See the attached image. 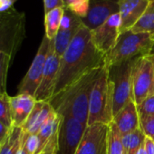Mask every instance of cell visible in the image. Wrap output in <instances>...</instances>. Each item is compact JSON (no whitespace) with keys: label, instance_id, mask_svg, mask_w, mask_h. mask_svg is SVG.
<instances>
[{"label":"cell","instance_id":"6da1fadb","mask_svg":"<svg viewBox=\"0 0 154 154\" xmlns=\"http://www.w3.org/2000/svg\"><path fill=\"white\" fill-rule=\"evenodd\" d=\"M104 65L105 54L96 48L92 39V32L83 26L61 56L54 96L84 75Z\"/></svg>","mask_w":154,"mask_h":154},{"label":"cell","instance_id":"7a4b0ae2","mask_svg":"<svg viewBox=\"0 0 154 154\" xmlns=\"http://www.w3.org/2000/svg\"><path fill=\"white\" fill-rule=\"evenodd\" d=\"M100 69L94 70L49 101L60 115H70L87 126L90 94Z\"/></svg>","mask_w":154,"mask_h":154},{"label":"cell","instance_id":"3957f363","mask_svg":"<svg viewBox=\"0 0 154 154\" xmlns=\"http://www.w3.org/2000/svg\"><path fill=\"white\" fill-rule=\"evenodd\" d=\"M113 91L109 68L104 65L98 72L90 94L87 126L95 123L109 125L112 122Z\"/></svg>","mask_w":154,"mask_h":154},{"label":"cell","instance_id":"277c9868","mask_svg":"<svg viewBox=\"0 0 154 154\" xmlns=\"http://www.w3.org/2000/svg\"><path fill=\"white\" fill-rule=\"evenodd\" d=\"M154 38L147 33H133L131 30L120 34L115 46L105 54L108 68L150 54Z\"/></svg>","mask_w":154,"mask_h":154},{"label":"cell","instance_id":"5b68a950","mask_svg":"<svg viewBox=\"0 0 154 154\" xmlns=\"http://www.w3.org/2000/svg\"><path fill=\"white\" fill-rule=\"evenodd\" d=\"M26 15L13 6L0 12V53L15 57L26 36Z\"/></svg>","mask_w":154,"mask_h":154},{"label":"cell","instance_id":"8992f818","mask_svg":"<svg viewBox=\"0 0 154 154\" xmlns=\"http://www.w3.org/2000/svg\"><path fill=\"white\" fill-rule=\"evenodd\" d=\"M135 59L109 68L110 78L113 83V116L132 98V69Z\"/></svg>","mask_w":154,"mask_h":154},{"label":"cell","instance_id":"52a82bcc","mask_svg":"<svg viewBox=\"0 0 154 154\" xmlns=\"http://www.w3.org/2000/svg\"><path fill=\"white\" fill-rule=\"evenodd\" d=\"M154 94V57L136 58L132 69V98L136 104Z\"/></svg>","mask_w":154,"mask_h":154},{"label":"cell","instance_id":"ba28073f","mask_svg":"<svg viewBox=\"0 0 154 154\" xmlns=\"http://www.w3.org/2000/svg\"><path fill=\"white\" fill-rule=\"evenodd\" d=\"M56 154H75L87 126L70 115H61Z\"/></svg>","mask_w":154,"mask_h":154},{"label":"cell","instance_id":"9c48e42d","mask_svg":"<svg viewBox=\"0 0 154 154\" xmlns=\"http://www.w3.org/2000/svg\"><path fill=\"white\" fill-rule=\"evenodd\" d=\"M50 44L51 40L44 35L31 66L18 85V94H26L35 97L43 76Z\"/></svg>","mask_w":154,"mask_h":154},{"label":"cell","instance_id":"30bf717a","mask_svg":"<svg viewBox=\"0 0 154 154\" xmlns=\"http://www.w3.org/2000/svg\"><path fill=\"white\" fill-rule=\"evenodd\" d=\"M60 62L61 57L58 56L54 51L53 39L51 40L50 48L45 64L42 79L38 89L35 94V98L36 101L49 102L54 96L58 78V72L60 69Z\"/></svg>","mask_w":154,"mask_h":154},{"label":"cell","instance_id":"8fae6325","mask_svg":"<svg viewBox=\"0 0 154 154\" xmlns=\"http://www.w3.org/2000/svg\"><path fill=\"white\" fill-rule=\"evenodd\" d=\"M109 125H88L75 154H106Z\"/></svg>","mask_w":154,"mask_h":154},{"label":"cell","instance_id":"7c38bea8","mask_svg":"<svg viewBox=\"0 0 154 154\" xmlns=\"http://www.w3.org/2000/svg\"><path fill=\"white\" fill-rule=\"evenodd\" d=\"M117 13H119V0H90L87 15L81 20L84 26L94 31Z\"/></svg>","mask_w":154,"mask_h":154},{"label":"cell","instance_id":"4fadbf2b","mask_svg":"<svg viewBox=\"0 0 154 154\" xmlns=\"http://www.w3.org/2000/svg\"><path fill=\"white\" fill-rule=\"evenodd\" d=\"M121 19L119 13L112 15L104 24L92 32V39L96 48L107 54L116 45L120 35Z\"/></svg>","mask_w":154,"mask_h":154},{"label":"cell","instance_id":"5bb4252c","mask_svg":"<svg viewBox=\"0 0 154 154\" xmlns=\"http://www.w3.org/2000/svg\"><path fill=\"white\" fill-rule=\"evenodd\" d=\"M82 20L72 11L64 8V14L59 30L54 39V51L58 56H62L66 48L83 26Z\"/></svg>","mask_w":154,"mask_h":154},{"label":"cell","instance_id":"9a60e30c","mask_svg":"<svg viewBox=\"0 0 154 154\" xmlns=\"http://www.w3.org/2000/svg\"><path fill=\"white\" fill-rule=\"evenodd\" d=\"M150 0H119L120 34L131 30L147 9Z\"/></svg>","mask_w":154,"mask_h":154},{"label":"cell","instance_id":"2e32d148","mask_svg":"<svg viewBox=\"0 0 154 154\" xmlns=\"http://www.w3.org/2000/svg\"><path fill=\"white\" fill-rule=\"evenodd\" d=\"M35 103V98L26 94H17L15 96H10L11 117L14 127L23 128Z\"/></svg>","mask_w":154,"mask_h":154},{"label":"cell","instance_id":"e0dca14e","mask_svg":"<svg viewBox=\"0 0 154 154\" xmlns=\"http://www.w3.org/2000/svg\"><path fill=\"white\" fill-rule=\"evenodd\" d=\"M122 135L130 133L140 128V116L137 110V104L131 100L112 119Z\"/></svg>","mask_w":154,"mask_h":154},{"label":"cell","instance_id":"ac0fdd59","mask_svg":"<svg viewBox=\"0 0 154 154\" xmlns=\"http://www.w3.org/2000/svg\"><path fill=\"white\" fill-rule=\"evenodd\" d=\"M54 111L49 102L36 101L32 112L23 126V130L28 134H37L41 127Z\"/></svg>","mask_w":154,"mask_h":154},{"label":"cell","instance_id":"d6986e66","mask_svg":"<svg viewBox=\"0 0 154 154\" xmlns=\"http://www.w3.org/2000/svg\"><path fill=\"white\" fill-rule=\"evenodd\" d=\"M61 121L62 116L54 111L41 127L39 132L37 133L39 138V153L44 149L49 140L58 131Z\"/></svg>","mask_w":154,"mask_h":154},{"label":"cell","instance_id":"ffe728a7","mask_svg":"<svg viewBox=\"0 0 154 154\" xmlns=\"http://www.w3.org/2000/svg\"><path fill=\"white\" fill-rule=\"evenodd\" d=\"M25 131L21 127H12L5 141L0 145V154H17L21 148Z\"/></svg>","mask_w":154,"mask_h":154},{"label":"cell","instance_id":"44dd1931","mask_svg":"<svg viewBox=\"0 0 154 154\" xmlns=\"http://www.w3.org/2000/svg\"><path fill=\"white\" fill-rule=\"evenodd\" d=\"M63 14H64V8H57L45 14V35L48 39L50 40L54 39L59 30Z\"/></svg>","mask_w":154,"mask_h":154},{"label":"cell","instance_id":"7402d4cb","mask_svg":"<svg viewBox=\"0 0 154 154\" xmlns=\"http://www.w3.org/2000/svg\"><path fill=\"white\" fill-rule=\"evenodd\" d=\"M131 31L133 33H147L154 38V0H150L147 9Z\"/></svg>","mask_w":154,"mask_h":154},{"label":"cell","instance_id":"603a6c76","mask_svg":"<svg viewBox=\"0 0 154 154\" xmlns=\"http://www.w3.org/2000/svg\"><path fill=\"white\" fill-rule=\"evenodd\" d=\"M145 134L140 128L122 136L123 145V154H135V152L144 144Z\"/></svg>","mask_w":154,"mask_h":154},{"label":"cell","instance_id":"cb8c5ba5","mask_svg":"<svg viewBox=\"0 0 154 154\" xmlns=\"http://www.w3.org/2000/svg\"><path fill=\"white\" fill-rule=\"evenodd\" d=\"M122 136V135L118 130L116 124L113 122H112L109 124L106 154H123Z\"/></svg>","mask_w":154,"mask_h":154},{"label":"cell","instance_id":"d4e9b609","mask_svg":"<svg viewBox=\"0 0 154 154\" xmlns=\"http://www.w3.org/2000/svg\"><path fill=\"white\" fill-rule=\"evenodd\" d=\"M0 122H3L8 128H12L10 96L7 92L0 94Z\"/></svg>","mask_w":154,"mask_h":154},{"label":"cell","instance_id":"484cf974","mask_svg":"<svg viewBox=\"0 0 154 154\" xmlns=\"http://www.w3.org/2000/svg\"><path fill=\"white\" fill-rule=\"evenodd\" d=\"M64 8L72 11L74 15L84 18L88 12L90 0H63Z\"/></svg>","mask_w":154,"mask_h":154},{"label":"cell","instance_id":"4316f807","mask_svg":"<svg viewBox=\"0 0 154 154\" xmlns=\"http://www.w3.org/2000/svg\"><path fill=\"white\" fill-rule=\"evenodd\" d=\"M10 54L6 53H0V94L7 92V78L8 68L13 61Z\"/></svg>","mask_w":154,"mask_h":154},{"label":"cell","instance_id":"83f0119b","mask_svg":"<svg viewBox=\"0 0 154 154\" xmlns=\"http://www.w3.org/2000/svg\"><path fill=\"white\" fill-rule=\"evenodd\" d=\"M22 146L26 154H38L39 153V138L37 134H28L25 131Z\"/></svg>","mask_w":154,"mask_h":154},{"label":"cell","instance_id":"f1b7e54d","mask_svg":"<svg viewBox=\"0 0 154 154\" xmlns=\"http://www.w3.org/2000/svg\"><path fill=\"white\" fill-rule=\"evenodd\" d=\"M137 110L140 119L154 116V94L146 98L140 104H137Z\"/></svg>","mask_w":154,"mask_h":154},{"label":"cell","instance_id":"f546056e","mask_svg":"<svg viewBox=\"0 0 154 154\" xmlns=\"http://www.w3.org/2000/svg\"><path fill=\"white\" fill-rule=\"evenodd\" d=\"M140 128L146 137H149L154 140V116L140 119Z\"/></svg>","mask_w":154,"mask_h":154},{"label":"cell","instance_id":"4dcf8cb0","mask_svg":"<svg viewBox=\"0 0 154 154\" xmlns=\"http://www.w3.org/2000/svg\"><path fill=\"white\" fill-rule=\"evenodd\" d=\"M57 136L58 131L49 140L44 149L38 153V154H56V149H57Z\"/></svg>","mask_w":154,"mask_h":154},{"label":"cell","instance_id":"1f68e13d","mask_svg":"<svg viewBox=\"0 0 154 154\" xmlns=\"http://www.w3.org/2000/svg\"><path fill=\"white\" fill-rule=\"evenodd\" d=\"M57 8H64L63 0H44L45 14Z\"/></svg>","mask_w":154,"mask_h":154},{"label":"cell","instance_id":"d6a6232c","mask_svg":"<svg viewBox=\"0 0 154 154\" xmlns=\"http://www.w3.org/2000/svg\"><path fill=\"white\" fill-rule=\"evenodd\" d=\"M10 129L11 128H8L3 122H0V145L5 141V140L8 136V134L10 132Z\"/></svg>","mask_w":154,"mask_h":154},{"label":"cell","instance_id":"836d02e7","mask_svg":"<svg viewBox=\"0 0 154 154\" xmlns=\"http://www.w3.org/2000/svg\"><path fill=\"white\" fill-rule=\"evenodd\" d=\"M145 154H154V140L149 137L145 138L144 141Z\"/></svg>","mask_w":154,"mask_h":154},{"label":"cell","instance_id":"e575fe53","mask_svg":"<svg viewBox=\"0 0 154 154\" xmlns=\"http://www.w3.org/2000/svg\"><path fill=\"white\" fill-rule=\"evenodd\" d=\"M11 6V0H0V12L7 10Z\"/></svg>","mask_w":154,"mask_h":154},{"label":"cell","instance_id":"d590c367","mask_svg":"<svg viewBox=\"0 0 154 154\" xmlns=\"http://www.w3.org/2000/svg\"><path fill=\"white\" fill-rule=\"evenodd\" d=\"M135 154H145V149H144V144L135 152Z\"/></svg>","mask_w":154,"mask_h":154},{"label":"cell","instance_id":"8d00e7d4","mask_svg":"<svg viewBox=\"0 0 154 154\" xmlns=\"http://www.w3.org/2000/svg\"><path fill=\"white\" fill-rule=\"evenodd\" d=\"M22 142H23V141H22ZM17 154H26L22 145H21V148H20V149L18 150V152H17Z\"/></svg>","mask_w":154,"mask_h":154},{"label":"cell","instance_id":"74e56055","mask_svg":"<svg viewBox=\"0 0 154 154\" xmlns=\"http://www.w3.org/2000/svg\"><path fill=\"white\" fill-rule=\"evenodd\" d=\"M150 55H154V43H153V46H152V48H151V51H150V54H149Z\"/></svg>","mask_w":154,"mask_h":154},{"label":"cell","instance_id":"f35d334b","mask_svg":"<svg viewBox=\"0 0 154 154\" xmlns=\"http://www.w3.org/2000/svg\"><path fill=\"white\" fill-rule=\"evenodd\" d=\"M152 56H153V57H154V55H152Z\"/></svg>","mask_w":154,"mask_h":154}]
</instances>
